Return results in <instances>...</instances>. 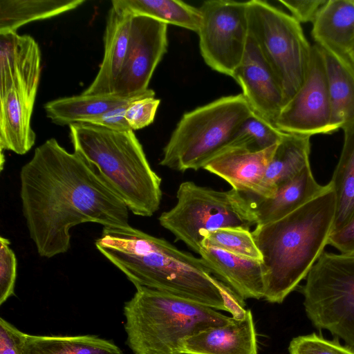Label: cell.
I'll use <instances>...</instances> for the list:
<instances>
[{
    "instance_id": "18",
    "label": "cell",
    "mask_w": 354,
    "mask_h": 354,
    "mask_svg": "<svg viewBox=\"0 0 354 354\" xmlns=\"http://www.w3.org/2000/svg\"><path fill=\"white\" fill-rule=\"evenodd\" d=\"M37 94L21 86L0 93V149L19 155L28 152L36 134L30 122Z\"/></svg>"
},
{
    "instance_id": "28",
    "label": "cell",
    "mask_w": 354,
    "mask_h": 354,
    "mask_svg": "<svg viewBox=\"0 0 354 354\" xmlns=\"http://www.w3.org/2000/svg\"><path fill=\"white\" fill-rule=\"evenodd\" d=\"M133 15H145L166 24L198 32L201 24L199 8L179 0H114Z\"/></svg>"
},
{
    "instance_id": "15",
    "label": "cell",
    "mask_w": 354,
    "mask_h": 354,
    "mask_svg": "<svg viewBox=\"0 0 354 354\" xmlns=\"http://www.w3.org/2000/svg\"><path fill=\"white\" fill-rule=\"evenodd\" d=\"M180 354H257L258 344L252 313L207 327L184 339Z\"/></svg>"
},
{
    "instance_id": "31",
    "label": "cell",
    "mask_w": 354,
    "mask_h": 354,
    "mask_svg": "<svg viewBox=\"0 0 354 354\" xmlns=\"http://www.w3.org/2000/svg\"><path fill=\"white\" fill-rule=\"evenodd\" d=\"M290 354H354V348L342 345L338 339L329 340L312 333L293 338L289 344Z\"/></svg>"
},
{
    "instance_id": "26",
    "label": "cell",
    "mask_w": 354,
    "mask_h": 354,
    "mask_svg": "<svg viewBox=\"0 0 354 354\" xmlns=\"http://www.w3.org/2000/svg\"><path fill=\"white\" fill-rule=\"evenodd\" d=\"M24 354H123L113 342L94 335L43 336L26 334Z\"/></svg>"
},
{
    "instance_id": "16",
    "label": "cell",
    "mask_w": 354,
    "mask_h": 354,
    "mask_svg": "<svg viewBox=\"0 0 354 354\" xmlns=\"http://www.w3.org/2000/svg\"><path fill=\"white\" fill-rule=\"evenodd\" d=\"M277 146L258 151L228 148L209 160L203 169L223 178L235 190L261 197L265 174Z\"/></svg>"
},
{
    "instance_id": "37",
    "label": "cell",
    "mask_w": 354,
    "mask_h": 354,
    "mask_svg": "<svg viewBox=\"0 0 354 354\" xmlns=\"http://www.w3.org/2000/svg\"><path fill=\"white\" fill-rule=\"evenodd\" d=\"M328 245L333 246L340 253L354 254V215L344 227L331 233Z\"/></svg>"
},
{
    "instance_id": "22",
    "label": "cell",
    "mask_w": 354,
    "mask_h": 354,
    "mask_svg": "<svg viewBox=\"0 0 354 354\" xmlns=\"http://www.w3.org/2000/svg\"><path fill=\"white\" fill-rule=\"evenodd\" d=\"M331 106L334 132L354 127V63L322 48Z\"/></svg>"
},
{
    "instance_id": "13",
    "label": "cell",
    "mask_w": 354,
    "mask_h": 354,
    "mask_svg": "<svg viewBox=\"0 0 354 354\" xmlns=\"http://www.w3.org/2000/svg\"><path fill=\"white\" fill-rule=\"evenodd\" d=\"M232 77L241 87L253 112L274 124L284 106L283 91L250 36L241 62Z\"/></svg>"
},
{
    "instance_id": "1",
    "label": "cell",
    "mask_w": 354,
    "mask_h": 354,
    "mask_svg": "<svg viewBox=\"0 0 354 354\" xmlns=\"http://www.w3.org/2000/svg\"><path fill=\"white\" fill-rule=\"evenodd\" d=\"M19 180L23 216L41 257L67 252L70 230L80 224L130 225L125 203L80 154L68 151L55 138L35 148Z\"/></svg>"
},
{
    "instance_id": "8",
    "label": "cell",
    "mask_w": 354,
    "mask_h": 354,
    "mask_svg": "<svg viewBox=\"0 0 354 354\" xmlns=\"http://www.w3.org/2000/svg\"><path fill=\"white\" fill-rule=\"evenodd\" d=\"M247 7L249 36L277 78L285 105L304 82L312 46L291 15L262 0L247 1Z\"/></svg>"
},
{
    "instance_id": "30",
    "label": "cell",
    "mask_w": 354,
    "mask_h": 354,
    "mask_svg": "<svg viewBox=\"0 0 354 354\" xmlns=\"http://www.w3.org/2000/svg\"><path fill=\"white\" fill-rule=\"evenodd\" d=\"M201 245L224 250L236 255L263 261L250 230L225 227L205 233Z\"/></svg>"
},
{
    "instance_id": "38",
    "label": "cell",
    "mask_w": 354,
    "mask_h": 354,
    "mask_svg": "<svg viewBox=\"0 0 354 354\" xmlns=\"http://www.w3.org/2000/svg\"><path fill=\"white\" fill-rule=\"evenodd\" d=\"M351 59L353 61V62L354 63V49L353 50V51L351 54Z\"/></svg>"
},
{
    "instance_id": "10",
    "label": "cell",
    "mask_w": 354,
    "mask_h": 354,
    "mask_svg": "<svg viewBox=\"0 0 354 354\" xmlns=\"http://www.w3.org/2000/svg\"><path fill=\"white\" fill-rule=\"evenodd\" d=\"M199 10L201 55L212 70L232 77L249 37L247 1L207 0Z\"/></svg>"
},
{
    "instance_id": "9",
    "label": "cell",
    "mask_w": 354,
    "mask_h": 354,
    "mask_svg": "<svg viewBox=\"0 0 354 354\" xmlns=\"http://www.w3.org/2000/svg\"><path fill=\"white\" fill-rule=\"evenodd\" d=\"M306 314L354 348V254L324 252L301 288Z\"/></svg>"
},
{
    "instance_id": "21",
    "label": "cell",
    "mask_w": 354,
    "mask_h": 354,
    "mask_svg": "<svg viewBox=\"0 0 354 354\" xmlns=\"http://www.w3.org/2000/svg\"><path fill=\"white\" fill-rule=\"evenodd\" d=\"M311 33L323 50L351 59L354 49V0H328L313 22Z\"/></svg>"
},
{
    "instance_id": "36",
    "label": "cell",
    "mask_w": 354,
    "mask_h": 354,
    "mask_svg": "<svg viewBox=\"0 0 354 354\" xmlns=\"http://www.w3.org/2000/svg\"><path fill=\"white\" fill-rule=\"evenodd\" d=\"M26 334L0 318V354H24Z\"/></svg>"
},
{
    "instance_id": "32",
    "label": "cell",
    "mask_w": 354,
    "mask_h": 354,
    "mask_svg": "<svg viewBox=\"0 0 354 354\" xmlns=\"http://www.w3.org/2000/svg\"><path fill=\"white\" fill-rule=\"evenodd\" d=\"M160 102V100L155 97V92L149 88L144 94L132 100L125 113V119L131 129H141L151 124Z\"/></svg>"
},
{
    "instance_id": "2",
    "label": "cell",
    "mask_w": 354,
    "mask_h": 354,
    "mask_svg": "<svg viewBox=\"0 0 354 354\" xmlns=\"http://www.w3.org/2000/svg\"><path fill=\"white\" fill-rule=\"evenodd\" d=\"M97 250L136 286L165 292L227 311L223 282L204 261L131 225L103 227Z\"/></svg>"
},
{
    "instance_id": "14",
    "label": "cell",
    "mask_w": 354,
    "mask_h": 354,
    "mask_svg": "<svg viewBox=\"0 0 354 354\" xmlns=\"http://www.w3.org/2000/svg\"><path fill=\"white\" fill-rule=\"evenodd\" d=\"M133 15L111 1L104 35V54L97 75L84 94L114 93L117 79L124 64L130 46Z\"/></svg>"
},
{
    "instance_id": "25",
    "label": "cell",
    "mask_w": 354,
    "mask_h": 354,
    "mask_svg": "<svg viewBox=\"0 0 354 354\" xmlns=\"http://www.w3.org/2000/svg\"><path fill=\"white\" fill-rule=\"evenodd\" d=\"M84 0H0V34L72 10Z\"/></svg>"
},
{
    "instance_id": "20",
    "label": "cell",
    "mask_w": 354,
    "mask_h": 354,
    "mask_svg": "<svg viewBox=\"0 0 354 354\" xmlns=\"http://www.w3.org/2000/svg\"><path fill=\"white\" fill-rule=\"evenodd\" d=\"M328 187L319 184L313 176L310 165L297 176L279 186L270 198L249 196L257 217V225L282 218L313 200Z\"/></svg>"
},
{
    "instance_id": "12",
    "label": "cell",
    "mask_w": 354,
    "mask_h": 354,
    "mask_svg": "<svg viewBox=\"0 0 354 354\" xmlns=\"http://www.w3.org/2000/svg\"><path fill=\"white\" fill-rule=\"evenodd\" d=\"M167 46V24L147 16L133 15L129 50L114 93L124 97L145 93Z\"/></svg>"
},
{
    "instance_id": "3",
    "label": "cell",
    "mask_w": 354,
    "mask_h": 354,
    "mask_svg": "<svg viewBox=\"0 0 354 354\" xmlns=\"http://www.w3.org/2000/svg\"><path fill=\"white\" fill-rule=\"evenodd\" d=\"M328 188L276 221L256 225L252 232L265 269L263 298L281 304L324 252L333 230L335 194Z\"/></svg>"
},
{
    "instance_id": "35",
    "label": "cell",
    "mask_w": 354,
    "mask_h": 354,
    "mask_svg": "<svg viewBox=\"0 0 354 354\" xmlns=\"http://www.w3.org/2000/svg\"><path fill=\"white\" fill-rule=\"evenodd\" d=\"M328 0H279L298 22H313Z\"/></svg>"
},
{
    "instance_id": "33",
    "label": "cell",
    "mask_w": 354,
    "mask_h": 354,
    "mask_svg": "<svg viewBox=\"0 0 354 354\" xmlns=\"http://www.w3.org/2000/svg\"><path fill=\"white\" fill-rule=\"evenodd\" d=\"M10 241L0 237V305L14 295L17 275V260Z\"/></svg>"
},
{
    "instance_id": "11",
    "label": "cell",
    "mask_w": 354,
    "mask_h": 354,
    "mask_svg": "<svg viewBox=\"0 0 354 354\" xmlns=\"http://www.w3.org/2000/svg\"><path fill=\"white\" fill-rule=\"evenodd\" d=\"M274 124L286 133L312 136L334 132L324 58L317 45L312 46L304 82L283 106Z\"/></svg>"
},
{
    "instance_id": "19",
    "label": "cell",
    "mask_w": 354,
    "mask_h": 354,
    "mask_svg": "<svg viewBox=\"0 0 354 354\" xmlns=\"http://www.w3.org/2000/svg\"><path fill=\"white\" fill-rule=\"evenodd\" d=\"M41 52L30 35L17 32L0 34V93L15 84L38 89Z\"/></svg>"
},
{
    "instance_id": "23",
    "label": "cell",
    "mask_w": 354,
    "mask_h": 354,
    "mask_svg": "<svg viewBox=\"0 0 354 354\" xmlns=\"http://www.w3.org/2000/svg\"><path fill=\"white\" fill-rule=\"evenodd\" d=\"M310 136L285 133L266 169L260 198L272 197L279 186L310 164Z\"/></svg>"
},
{
    "instance_id": "27",
    "label": "cell",
    "mask_w": 354,
    "mask_h": 354,
    "mask_svg": "<svg viewBox=\"0 0 354 354\" xmlns=\"http://www.w3.org/2000/svg\"><path fill=\"white\" fill-rule=\"evenodd\" d=\"M344 132L339 160L329 182L336 198L333 232L344 227L354 215V127Z\"/></svg>"
},
{
    "instance_id": "34",
    "label": "cell",
    "mask_w": 354,
    "mask_h": 354,
    "mask_svg": "<svg viewBox=\"0 0 354 354\" xmlns=\"http://www.w3.org/2000/svg\"><path fill=\"white\" fill-rule=\"evenodd\" d=\"M131 101L114 107L98 116L87 118L81 123L101 126L120 131L131 130L125 119L126 110Z\"/></svg>"
},
{
    "instance_id": "17",
    "label": "cell",
    "mask_w": 354,
    "mask_h": 354,
    "mask_svg": "<svg viewBox=\"0 0 354 354\" xmlns=\"http://www.w3.org/2000/svg\"><path fill=\"white\" fill-rule=\"evenodd\" d=\"M212 274L242 300L263 298L265 269L262 261L201 245L198 254Z\"/></svg>"
},
{
    "instance_id": "7",
    "label": "cell",
    "mask_w": 354,
    "mask_h": 354,
    "mask_svg": "<svg viewBox=\"0 0 354 354\" xmlns=\"http://www.w3.org/2000/svg\"><path fill=\"white\" fill-rule=\"evenodd\" d=\"M176 204L158 218L162 227L199 254L205 232L225 227L250 230L257 225L251 198L231 189L216 190L192 181L180 184Z\"/></svg>"
},
{
    "instance_id": "6",
    "label": "cell",
    "mask_w": 354,
    "mask_h": 354,
    "mask_svg": "<svg viewBox=\"0 0 354 354\" xmlns=\"http://www.w3.org/2000/svg\"><path fill=\"white\" fill-rule=\"evenodd\" d=\"M252 113L239 93L185 113L165 146L159 165L178 171L203 169L229 148L235 132Z\"/></svg>"
},
{
    "instance_id": "4",
    "label": "cell",
    "mask_w": 354,
    "mask_h": 354,
    "mask_svg": "<svg viewBox=\"0 0 354 354\" xmlns=\"http://www.w3.org/2000/svg\"><path fill=\"white\" fill-rule=\"evenodd\" d=\"M68 127L74 151L94 168L129 211L149 217L158 210L162 180L133 130L115 131L86 123Z\"/></svg>"
},
{
    "instance_id": "5",
    "label": "cell",
    "mask_w": 354,
    "mask_h": 354,
    "mask_svg": "<svg viewBox=\"0 0 354 354\" xmlns=\"http://www.w3.org/2000/svg\"><path fill=\"white\" fill-rule=\"evenodd\" d=\"M127 344L134 354H180L182 341L227 317L199 303L165 292L136 288L124 306Z\"/></svg>"
},
{
    "instance_id": "24",
    "label": "cell",
    "mask_w": 354,
    "mask_h": 354,
    "mask_svg": "<svg viewBox=\"0 0 354 354\" xmlns=\"http://www.w3.org/2000/svg\"><path fill=\"white\" fill-rule=\"evenodd\" d=\"M136 97H124L115 93L93 95L82 93L80 95L49 101L44 104V108L47 118L53 123L69 126L98 116Z\"/></svg>"
},
{
    "instance_id": "29",
    "label": "cell",
    "mask_w": 354,
    "mask_h": 354,
    "mask_svg": "<svg viewBox=\"0 0 354 354\" xmlns=\"http://www.w3.org/2000/svg\"><path fill=\"white\" fill-rule=\"evenodd\" d=\"M284 133L272 123L253 112L235 132L229 148L261 151L278 144Z\"/></svg>"
}]
</instances>
